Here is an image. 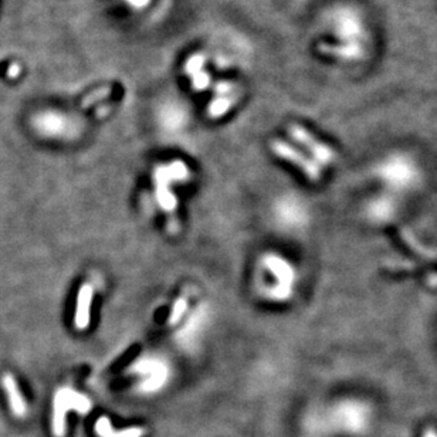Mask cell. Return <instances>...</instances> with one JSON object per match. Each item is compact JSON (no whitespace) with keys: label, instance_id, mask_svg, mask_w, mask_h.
<instances>
[{"label":"cell","instance_id":"6da1fadb","mask_svg":"<svg viewBox=\"0 0 437 437\" xmlns=\"http://www.w3.org/2000/svg\"><path fill=\"white\" fill-rule=\"evenodd\" d=\"M69 411H77L87 415L91 411V402L87 396L69 389H58L54 395L53 403V433L54 437L66 436V416Z\"/></svg>","mask_w":437,"mask_h":437},{"label":"cell","instance_id":"7a4b0ae2","mask_svg":"<svg viewBox=\"0 0 437 437\" xmlns=\"http://www.w3.org/2000/svg\"><path fill=\"white\" fill-rule=\"evenodd\" d=\"M156 195L165 212L172 213L176 207V200L171 192V183L189 179V169L182 161H173L169 165H161L155 169Z\"/></svg>","mask_w":437,"mask_h":437},{"label":"cell","instance_id":"3957f363","mask_svg":"<svg viewBox=\"0 0 437 437\" xmlns=\"http://www.w3.org/2000/svg\"><path fill=\"white\" fill-rule=\"evenodd\" d=\"M270 148H271V152L275 156H278L280 160L287 161L291 165L297 166L305 175L308 180L311 182L321 180L323 178L321 166L316 161H312L311 158H308V156H305L302 152L295 149L289 142L283 139H273L270 142Z\"/></svg>","mask_w":437,"mask_h":437},{"label":"cell","instance_id":"277c9868","mask_svg":"<svg viewBox=\"0 0 437 437\" xmlns=\"http://www.w3.org/2000/svg\"><path fill=\"white\" fill-rule=\"evenodd\" d=\"M289 134L294 141L309 149V152L314 155L323 165H329L336 160V153L332 148L318 141L308 130L301 127V125L291 123L289 127Z\"/></svg>","mask_w":437,"mask_h":437},{"label":"cell","instance_id":"5b68a950","mask_svg":"<svg viewBox=\"0 0 437 437\" xmlns=\"http://www.w3.org/2000/svg\"><path fill=\"white\" fill-rule=\"evenodd\" d=\"M2 385L8 395V400L10 404V409L16 418H24L27 413V403L22 395V391L17 385L16 378L12 373L6 372L2 378Z\"/></svg>","mask_w":437,"mask_h":437},{"label":"cell","instance_id":"8992f818","mask_svg":"<svg viewBox=\"0 0 437 437\" xmlns=\"http://www.w3.org/2000/svg\"><path fill=\"white\" fill-rule=\"evenodd\" d=\"M94 297V289L91 284H83L76 304V314H74V325L77 329L84 331L89 325V309Z\"/></svg>","mask_w":437,"mask_h":437},{"label":"cell","instance_id":"52a82bcc","mask_svg":"<svg viewBox=\"0 0 437 437\" xmlns=\"http://www.w3.org/2000/svg\"><path fill=\"white\" fill-rule=\"evenodd\" d=\"M396 237L397 240L412 252L415 256L423 259L425 262H430V263H437V252L434 250H430L425 246H422V243L412 234V232L406 228H400L396 232Z\"/></svg>","mask_w":437,"mask_h":437},{"label":"cell","instance_id":"ba28073f","mask_svg":"<svg viewBox=\"0 0 437 437\" xmlns=\"http://www.w3.org/2000/svg\"><path fill=\"white\" fill-rule=\"evenodd\" d=\"M240 100V92L230 94V96H214V98L207 105V115L213 119L222 118L228 114Z\"/></svg>","mask_w":437,"mask_h":437},{"label":"cell","instance_id":"9c48e42d","mask_svg":"<svg viewBox=\"0 0 437 437\" xmlns=\"http://www.w3.org/2000/svg\"><path fill=\"white\" fill-rule=\"evenodd\" d=\"M384 268L392 273H422L430 284H437V274L423 266L408 262H388L384 264Z\"/></svg>","mask_w":437,"mask_h":437},{"label":"cell","instance_id":"30bf717a","mask_svg":"<svg viewBox=\"0 0 437 437\" xmlns=\"http://www.w3.org/2000/svg\"><path fill=\"white\" fill-rule=\"evenodd\" d=\"M205 65H206V55L203 53H195L185 61L183 71L187 77H194L198 73L205 70Z\"/></svg>","mask_w":437,"mask_h":437},{"label":"cell","instance_id":"8fae6325","mask_svg":"<svg viewBox=\"0 0 437 437\" xmlns=\"http://www.w3.org/2000/svg\"><path fill=\"white\" fill-rule=\"evenodd\" d=\"M111 94H112V88H111L110 85L100 87V88L94 89V91H91V92L88 94V96L83 100L81 107H83V108H88V107L96 105V104H98V103L107 100V98L111 96Z\"/></svg>","mask_w":437,"mask_h":437},{"label":"cell","instance_id":"7c38bea8","mask_svg":"<svg viewBox=\"0 0 437 437\" xmlns=\"http://www.w3.org/2000/svg\"><path fill=\"white\" fill-rule=\"evenodd\" d=\"M320 51L324 54H332V55H339V57H357L359 54V49L355 46H348V47H336V46H328V44H320L318 46Z\"/></svg>","mask_w":437,"mask_h":437},{"label":"cell","instance_id":"4fadbf2b","mask_svg":"<svg viewBox=\"0 0 437 437\" xmlns=\"http://www.w3.org/2000/svg\"><path fill=\"white\" fill-rule=\"evenodd\" d=\"M237 91H239L237 84L228 80H221L213 85L214 96H230V94H234Z\"/></svg>","mask_w":437,"mask_h":437},{"label":"cell","instance_id":"5bb4252c","mask_svg":"<svg viewBox=\"0 0 437 437\" xmlns=\"http://www.w3.org/2000/svg\"><path fill=\"white\" fill-rule=\"evenodd\" d=\"M191 80H192V88L195 91H205V89H207L212 85V77L205 70L198 73L196 76L191 77Z\"/></svg>","mask_w":437,"mask_h":437},{"label":"cell","instance_id":"9a60e30c","mask_svg":"<svg viewBox=\"0 0 437 437\" xmlns=\"http://www.w3.org/2000/svg\"><path fill=\"white\" fill-rule=\"evenodd\" d=\"M186 308H187V300L185 297H180L176 300L173 308H172V314H171V318H169V323L171 324H178L183 314L186 312Z\"/></svg>","mask_w":437,"mask_h":437},{"label":"cell","instance_id":"2e32d148","mask_svg":"<svg viewBox=\"0 0 437 437\" xmlns=\"http://www.w3.org/2000/svg\"><path fill=\"white\" fill-rule=\"evenodd\" d=\"M96 431L100 437H111L112 433H114V429H112V423L108 418L103 416L100 418L97 422H96Z\"/></svg>","mask_w":437,"mask_h":437},{"label":"cell","instance_id":"e0dca14e","mask_svg":"<svg viewBox=\"0 0 437 437\" xmlns=\"http://www.w3.org/2000/svg\"><path fill=\"white\" fill-rule=\"evenodd\" d=\"M145 434V430L142 427H128L125 430L114 431L111 437H142Z\"/></svg>","mask_w":437,"mask_h":437},{"label":"cell","instance_id":"ac0fdd59","mask_svg":"<svg viewBox=\"0 0 437 437\" xmlns=\"http://www.w3.org/2000/svg\"><path fill=\"white\" fill-rule=\"evenodd\" d=\"M125 3H127L128 8H131L132 10L135 12H141L144 9H146L149 6V3L152 2V0H123Z\"/></svg>","mask_w":437,"mask_h":437},{"label":"cell","instance_id":"d6986e66","mask_svg":"<svg viewBox=\"0 0 437 437\" xmlns=\"http://www.w3.org/2000/svg\"><path fill=\"white\" fill-rule=\"evenodd\" d=\"M20 71H22V67L17 65V62H13V65H10L8 69V77L9 78H17Z\"/></svg>","mask_w":437,"mask_h":437},{"label":"cell","instance_id":"ffe728a7","mask_svg":"<svg viewBox=\"0 0 437 437\" xmlns=\"http://www.w3.org/2000/svg\"><path fill=\"white\" fill-rule=\"evenodd\" d=\"M423 437H437V430L434 427H427L423 433Z\"/></svg>","mask_w":437,"mask_h":437}]
</instances>
